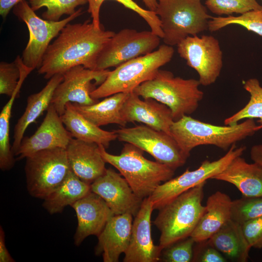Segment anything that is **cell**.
Masks as SVG:
<instances>
[{
    "label": "cell",
    "instance_id": "7c38bea8",
    "mask_svg": "<svg viewBox=\"0 0 262 262\" xmlns=\"http://www.w3.org/2000/svg\"><path fill=\"white\" fill-rule=\"evenodd\" d=\"M161 38L150 31L124 29L115 33L100 53L96 70L117 67L135 58L150 53L157 48Z\"/></svg>",
    "mask_w": 262,
    "mask_h": 262
},
{
    "label": "cell",
    "instance_id": "6da1fadb",
    "mask_svg": "<svg viewBox=\"0 0 262 262\" xmlns=\"http://www.w3.org/2000/svg\"><path fill=\"white\" fill-rule=\"evenodd\" d=\"M115 33L96 29L89 19L68 23L48 47L38 73L49 79L77 66L96 70L100 53Z\"/></svg>",
    "mask_w": 262,
    "mask_h": 262
},
{
    "label": "cell",
    "instance_id": "b9f144b4",
    "mask_svg": "<svg viewBox=\"0 0 262 262\" xmlns=\"http://www.w3.org/2000/svg\"><path fill=\"white\" fill-rule=\"evenodd\" d=\"M250 154L253 162L262 167V144L253 146L251 147Z\"/></svg>",
    "mask_w": 262,
    "mask_h": 262
},
{
    "label": "cell",
    "instance_id": "e0dca14e",
    "mask_svg": "<svg viewBox=\"0 0 262 262\" xmlns=\"http://www.w3.org/2000/svg\"><path fill=\"white\" fill-rule=\"evenodd\" d=\"M154 210L149 198L143 199L132 222L129 247L124 262H156L161 260L162 249L154 244L151 233V216Z\"/></svg>",
    "mask_w": 262,
    "mask_h": 262
},
{
    "label": "cell",
    "instance_id": "ac0fdd59",
    "mask_svg": "<svg viewBox=\"0 0 262 262\" xmlns=\"http://www.w3.org/2000/svg\"><path fill=\"white\" fill-rule=\"evenodd\" d=\"M78 220L74 236V244L80 246L90 235L98 237L111 218L115 215L105 201L91 191L73 204Z\"/></svg>",
    "mask_w": 262,
    "mask_h": 262
},
{
    "label": "cell",
    "instance_id": "9c48e42d",
    "mask_svg": "<svg viewBox=\"0 0 262 262\" xmlns=\"http://www.w3.org/2000/svg\"><path fill=\"white\" fill-rule=\"evenodd\" d=\"M13 12L28 27L29 39L21 58L24 65L33 70L38 69L41 66L43 56L51 40L58 36L66 25L83 14L82 8H80L62 20H48L38 16L26 0L16 5Z\"/></svg>",
    "mask_w": 262,
    "mask_h": 262
},
{
    "label": "cell",
    "instance_id": "83f0119b",
    "mask_svg": "<svg viewBox=\"0 0 262 262\" xmlns=\"http://www.w3.org/2000/svg\"><path fill=\"white\" fill-rule=\"evenodd\" d=\"M91 191V185L70 170L61 183L43 199L42 206L51 214L61 213Z\"/></svg>",
    "mask_w": 262,
    "mask_h": 262
},
{
    "label": "cell",
    "instance_id": "1f68e13d",
    "mask_svg": "<svg viewBox=\"0 0 262 262\" xmlns=\"http://www.w3.org/2000/svg\"><path fill=\"white\" fill-rule=\"evenodd\" d=\"M33 70L25 66L21 57L17 56L11 63H0V94L11 97L22 84L28 74Z\"/></svg>",
    "mask_w": 262,
    "mask_h": 262
},
{
    "label": "cell",
    "instance_id": "7bdbcfd3",
    "mask_svg": "<svg viewBox=\"0 0 262 262\" xmlns=\"http://www.w3.org/2000/svg\"><path fill=\"white\" fill-rule=\"evenodd\" d=\"M148 10L155 12L158 3V0H142Z\"/></svg>",
    "mask_w": 262,
    "mask_h": 262
},
{
    "label": "cell",
    "instance_id": "2e32d148",
    "mask_svg": "<svg viewBox=\"0 0 262 262\" xmlns=\"http://www.w3.org/2000/svg\"><path fill=\"white\" fill-rule=\"evenodd\" d=\"M72 138L51 103L41 125L31 136L23 137L15 156H17L18 160H21L45 149L66 148Z\"/></svg>",
    "mask_w": 262,
    "mask_h": 262
},
{
    "label": "cell",
    "instance_id": "277c9868",
    "mask_svg": "<svg viewBox=\"0 0 262 262\" xmlns=\"http://www.w3.org/2000/svg\"><path fill=\"white\" fill-rule=\"evenodd\" d=\"M201 183L183 192L159 209L153 224L161 232L160 248L190 236L205 211Z\"/></svg>",
    "mask_w": 262,
    "mask_h": 262
},
{
    "label": "cell",
    "instance_id": "7a4b0ae2",
    "mask_svg": "<svg viewBox=\"0 0 262 262\" xmlns=\"http://www.w3.org/2000/svg\"><path fill=\"white\" fill-rule=\"evenodd\" d=\"M257 126L254 119L231 125L218 126L184 115L173 122L170 134L189 157L192 150L200 145H213L228 150L238 142L253 135Z\"/></svg>",
    "mask_w": 262,
    "mask_h": 262
},
{
    "label": "cell",
    "instance_id": "d6a6232c",
    "mask_svg": "<svg viewBox=\"0 0 262 262\" xmlns=\"http://www.w3.org/2000/svg\"><path fill=\"white\" fill-rule=\"evenodd\" d=\"M231 24L242 26L262 36V10L250 11L237 16L212 17L209 21L208 30L215 32Z\"/></svg>",
    "mask_w": 262,
    "mask_h": 262
},
{
    "label": "cell",
    "instance_id": "f35d334b",
    "mask_svg": "<svg viewBox=\"0 0 262 262\" xmlns=\"http://www.w3.org/2000/svg\"><path fill=\"white\" fill-rule=\"evenodd\" d=\"M202 248L198 254L194 255L193 260L201 262H225L226 259L221 253L210 245L207 241L198 243Z\"/></svg>",
    "mask_w": 262,
    "mask_h": 262
},
{
    "label": "cell",
    "instance_id": "ffe728a7",
    "mask_svg": "<svg viewBox=\"0 0 262 262\" xmlns=\"http://www.w3.org/2000/svg\"><path fill=\"white\" fill-rule=\"evenodd\" d=\"M66 149L71 171L84 182L91 185L106 172L98 144L72 138Z\"/></svg>",
    "mask_w": 262,
    "mask_h": 262
},
{
    "label": "cell",
    "instance_id": "9a60e30c",
    "mask_svg": "<svg viewBox=\"0 0 262 262\" xmlns=\"http://www.w3.org/2000/svg\"><path fill=\"white\" fill-rule=\"evenodd\" d=\"M91 190L105 201L115 215L129 213L135 217L143 200L126 180L111 168L91 184Z\"/></svg>",
    "mask_w": 262,
    "mask_h": 262
},
{
    "label": "cell",
    "instance_id": "74e56055",
    "mask_svg": "<svg viewBox=\"0 0 262 262\" xmlns=\"http://www.w3.org/2000/svg\"><path fill=\"white\" fill-rule=\"evenodd\" d=\"M244 236L250 247L262 248V215L241 225Z\"/></svg>",
    "mask_w": 262,
    "mask_h": 262
},
{
    "label": "cell",
    "instance_id": "5b68a950",
    "mask_svg": "<svg viewBox=\"0 0 262 262\" xmlns=\"http://www.w3.org/2000/svg\"><path fill=\"white\" fill-rule=\"evenodd\" d=\"M200 85L199 80L175 77L171 71L159 69L133 92L143 98H153L166 105L175 121L197 110L204 95Z\"/></svg>",
    "mask_w": 262,
    "mask_h": 262
},
{
    "label": "cell",
    "instance_id": "52a82bcc",
    "mask_svg": "<svg viewBox=\"0 0 262 262\" xmlns=\"http://www.w3.org/2000/svg\"><path fill=\"white\" fill-rule=\"evenodd\" d=\"M155 12L161 22L163 41L171 46L208 29L212 18L200 0H158Z\"/></svg>",
    "mask_w": 262,
    "mask_h": 262
},
{
    "label": "cell",
    "instance_id": "60d3db41",
    "mask_svg": "<svg viewBox=\"0 0 262 262\" xmlns=\"http://www.w3.org/2000/svg\"><path fill=\"white\" fill-rule=\"evenodd\" d=\"M23 0H0V15L3 19L6 18L14 7Z\"/></svg>",
    "mask_w": 262,
    "mask_h": 262
},
{
    "label": "cell",
    "instance_id": "ab89813d",
    "mask_svg": "<svg viewBox=\"0 0 262 262\" xmlns=\"http://www.w3.org/2000/svg\"><path fill=\"white\" fill-rule=\"evenodd\" d=\"M8 251L5 242V234L1 226L0 227V262H15Z\"/></svg>",
    "mask_w": 262,
    "mask_h": 262
},
{
    "label": "cell",
    "instance_id": "f546056e",
    "mask_svg": "<svg viewBox=\"0 0 262 262\" xmlns=\"http://www.w3.org/2000/svg\"><path fill=\"white\" fill-rule=\"evenodd\" d=\"M21 86L20 84L10 97L0 114V168L3 171L12 169L16 162L10 143V122L12 107Z\"/></svg>",
    "mask_w": 262,
    "mask_h": 262
},
{
    "label": "cell",
    "instance_id": "30bf717a",
    "mask_svg": "<svg viewBox=\"0 0 262 262\" xmlns=\"http://www.w3.org/2000/svg\"><path fill=\"white\" fill-rule=\"evenodd\" d=\"M246 149L245 146L236 147L234 144L217 160H205L197 169H187L180 175L161 184L148 197L153 203L154 210H159L183 192L212 179L223 171L234 158L241 156Z\"/></svg>",
    "mask_w": 262,
    "mask_h": 262
},
{
    "label": "cell",
    "instance_id": "7402d4cb",
    "mask_svg": "<svg viewBox=\"0 0 262 262\" xmlns=\"http://www.w3.org/2000/svg\"><path fill=\"white\" fill-rule=\"evenodd\" d=\"M212 179L234 185L245 196H262V167L239 156Z\"/></svg>",
    "mask_w": 262,
    "mask_h": 262
},
{
    "label": "cell",
    "instance_id": "8fae6325",
    "mask_svg": "<svg viewBox=\"0 0 262 262\" xmlns=\"http://www.w3.org/2000/svg\"><path fill=\"white\" fill-rule=\"evenodd\" d=\"M115 131L119 141L133 145L175 170L188 158L173 137L164 131L144 125L121 127Z\"/></svg>",
    "mask_w": 262,
    "mask_h": 262
},
{
    "label": "cell",
    "instance_id": "f1b7e54d",
    "mask_svg": "<svg viewBox=\"0 0 262 262\" xmlns=\"http://www.w3.org/2000/svg\"><path fill=\"white\" fill-rule=\"evenodd\" d=\"M244 88L250 95L248 102L241 110L226 118L224 123L225 125H231L243 119L258 118L259 125L256 128L258 131L262 129V86L257 79L251 78L245 82Z\"/></svg>",
    "mask_w": 262,
    "mask_h": 262
},
{
    "label": "cell",
    "instance_id": "8d00e7d4",
    "mask_svg": "<svg viewBox=\"0 0 262 262\" xmlns=\"http://www.w3.org/2000/svg\"><path fill=\"white\" fill-rule=\"evenodd\" d=\"M195 242L189 236L163 249L161 260L166 262H189L193 259Z\"/></svg>",
    "mask_w": 262,
    "mask_h": 262
},
{
    "label": "cell",
    "instance_id": "d4e9b609",
    "mask_svg": "<svg viewBox=\"0 0 262 262\" xmlns=\"http://www.w3.org/2000/svg\"><path fill=\"white\" fill-rule=\"evenodd\" d=\"M60 116L66 129L75 139L101 145L105 148L110 142L117 139L115 131L100 129L80 114L71 102L66 104L65 111Z\"/></svg>",
    "mask_w": 262,
    "mask_h": 262
},
{
    "label": "cell",
    "instance_id": "e575fe53",
    "mask_svg": "<svg viewBox=\"0 0 262 262\" xmlns=\"http://www.w3.org/2000/svg\"><path fill=\"white\" fill-rule=\"evenodd\" d=\"M262 215V196H245L232 201L230 219L241 225Z\"/></svg>",
    "mask_w": 262,
    "mask_h": 262
},
{
    "label": "cell",
    "instance_id": "836d02e7",
    "mask_svg": "<svg viewBox=\"0 0 262 262\" xmlns=\"http://www.w3.org/2000/svg\"><path fill=\"white\" fill-rule=\"evenodd\" d=\"M88 3L87 0H29L32 9L35 11L46 7L43 18L53 21H59L64 15L70 16L75 13L77 7Z\"/></svg>",
    "mask_w": 262,
    "mask_h": 262
},
{
    "label": "cell",
    "instance_id": "4fadbf2b",
    "mask_svg": "<svg viewBox=\"0 0 262 262\" xmlns=\"http://www.w3.org/2000/svg\"><path fill=\"white\" fill-rule=\"evenodd\" d=\"M110 70H93L82 66H74L63 74V79L56 88L51 101L61 116L68 102L86 106L98 101L91 96V92L105 80Z\"/></svg>",
    "mask_w": 262,
    "mask_h": 262
},
{
    "label": "cell",
    "instance_id": "3957f363",
    "mask_svg": "<svg viewBox=\"0 0 262 262\" xmlns=\"http://www.w3.org/2000/svg\"><path fill=\"white\" fill-rule=\"evenodd\" d=\"M100 153L105 161L115 168L126 180L134 193L140 198L149 197L162 182L172 178L175 170L157 161L146 158L143 150L126 143L119 155L106 151L99 145Z\"/></svg>",
    "mask_w": 262,
    "mask_h": 262
},
{
    "label": "cell",
    "instance_id": "484cf974",
    "mask_svg": "<svg viewBox=\"0 0 262 262\" xmlns=\"http://www.w3.org/2000/svg\"><path fill=\"white\" fill-rule=\"evenodd\" d=\"M207 241L232 261H248L251 247L244 236L241 225L231 219Z\"/></svg>",
    "mask_w": 262,
    "mask_h": 262
},
{
    "label": "cell",
    "instance_id": "d590c367",
    "mask_svg": "<svg viewBox=\"0 0 262 262\" xmlns=\"http://www.w3.org/2000/svg\"><path fill=\"white\" fill-rule=\"evenodd\" d=\"M205 5L212 13L219 16L262 10V6L256 0H206Z\"/></svg>",
    "mask_w": 262,
    "mask_h": 262
},
{
    "label": "cell",
    "instance_id": "ee69618b",
    "mask_svg": "<svg viewBox=\"0 0 262 262\" xmlns=\"http://www.w3.org/2000/svg\"></svg>",
    "mask_w": 262,
    "mask_h": 262
},
{
    "label": "cell",
    "instance_id": "4316f807",
    "mask_svg": "<svg viewBox=\"0 0 262 262\" xmlns=\"http://www.w3.org/2000/svg\"><path fill=\"white\" fill-rule=\"evenodd\" d=\"M129 94L116 93L90 105L72 103L80 114L97 126L115 124L124 127L127 123L122 118L121 110Z\"/></svg>",
    "mask_w": 262,
    "mask_h": 262
},
{
    "label": "cell",
    "instance_id": "44dd1931",
    "mask_svg": "<svg viewBox=\"0 0 262 262\" xmlns=\"http://www.w3.org/2000/svg\"><path fill=\"white\" fill-rule=\"evenodd\" d=\"M132 215L125 213L114 215L98 237L96 255H102L104 262H117L127 251L130 242Z\"/></svg>",
    "mask_w": 262,
    "mask_h": 262
},
{
    "label": "cell",
    "instance_id": "4dcf8cb0",
    "mask_svg": "<svg viewBox=\"0 0 262 262\" xmlns=\"http://www.w3.org/2000/svg\"><path fill=\"white\" fill-rule=\"evenodd\" d=\"M87 0L88 3L87 11L91 15L92 22L96 29H100L102 28L99 19L100 9L102 3L105 0ZM114 0L136 13L147 23L152 32L161 38H163L164 33L161 28V22L155 12L143 8L133 0Z\"/></svg>",
    "mask_w": 262,
    "mask_h": 262
},
{
    "label": "cell",
    "instance_id": "8992f818",
    "mask_svg": "<svg viewBox=\"0 0 262 262\" xmlns=\"http://www.w3.org/2000/svg\"><path fill=\"white\" fill-rule=\"evenodd\" d=\"M174 53L172 46H160L157 50L122 64L110 71L105 80L93 90L95 99L118 93H131L143 82L151 79L160 68L169 62Z\"/></svg>",
    "mask_w": 262,
    "mask_h": 262
},
{
    "label": "cell",
    "instance_id": "cb8c5ba5",
    "mask_svg": "<svg viewBox=\"0 0 262 262\" xmlns=\"http://www.w3.org/2000/svg\"><path fill=\"white\" fill-rule=\"evenodd\" d=\"M63 79V74L54 75L41 91L28 97L25 110L14 128V141L12 145V151L14 155L19 147L26 129L47 110L51 104L54 92Z\"/></svg>",
    "mask_w": 262,
    "mask_h": 262
},
{
    "label": "cell",
    "instance_id": "ba28073f",
    "mask_svg": "<svg viewBox=\"0 0 262 262\" xmlns=\"http://www.w3.org/2000/svg\"><path fill=\"white\" fill-rule=\"evenodd\" d=\"M25 159L27 189L35 198L44 199L61 183L70 170L64 148L41 150Z\"/></svg>",
    "mask_w": 262,
    "mask_h": 262
},
{
    "label": "cell",
    "instance_id": "603a6c76",
    "mask_svg": "<svg viewBox=\"0 0 262 262\" xmlns=\"http://www.w3.org/2000/svg\"><path fill=\"white\" fill-rule=\"evenodd\" d=\"M231 203L230 197L220 191L208 198L205 211L190 235L195 243L208 240L231 219Z\"/></svg>",
    "mask_w": 262,
    "mask_h": 262
},
{
    "label": "cell",
    "instance_id": "d6986e66",
    "mask_svg": "<svg viewBox=\"0 0 262 262\" xmlns=\"http://www.w3.org/2000/svg\"><path fill=\"white\" fill-rule=\"evenodd\" d=\"M127 123L138 122L170 135V127L174 121L171 110L165 105L149 98H140L131 92L121 110Z\"/></svg>",
    "mask_w": 262,
    "mask_h": 262
},
{
    "label": "cell",
    "instance_id": "5bb4252c",
    "mask_svg": "<svg viewBox=\"0 0 262 262\" xmlns=\"http://www.w3.org/2000/svg\"><path fill=\"white\" fill-rule=\"evenodd\" d=\"M177 46L180 57L198 74L200 84L208 86L215 82L223 66L217 39L212 35L189 36Z\"/></svg>",
    "mask_w": 262,
    "mask_h": 262
}]
</instances>
